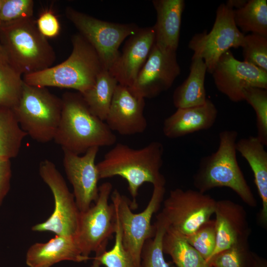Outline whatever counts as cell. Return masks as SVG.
<instances>
[{"mask_svg":"<svg viewBox=\"0 0 267 267\" xmlns=\"http://www.w3.org/2000/svg\"><path fill=\"white\" fill-rule=\"evenodd\" d=\"M165 186H153L148 204L138 213L133 212L131 201L117 189L112 191L110 196L120 223L123 246L138 267H140V255L145 242L155 233V225L151 224V219L164 200Z\"/></svg>","mask_w":267,"mask_h":267,"instance_id":"obj_7","label":"cell"},{"mask_svg":"<svg viewBox=\"0 0 267 267\" xmlns=\"http://www.w3.org/2000/svg\"><path fill=\"white\" fill-rule=\"evenodd\" d=\"M72 50L64 61L38 72L23 76L31 86L58 87L83 94L94 85L103 70L101 60L92 45L79 33L71 38Z\"/></svg>","mask_w":267,"mask_h":267,"instance_id":"obj_3","label":"cell"},{"mask_svg":"<svg viewBox=\"0 0 267 267\" xmlns=\"http://www.w3.org/2000/svg\"><path fill=\"white\" fill-rule=\"evenodd\" d=\"M116 215L114 245L110 250H106L100 255H95V257L101 265L105 267H138L123 246L121 227L116 213Z\"/></svg>","mask_w":267,"mask_h":267,"instance_id":"obj_33","label":"cell"},{"mask_svg":"<svg viewBox=\"0 0 267 267\" xmlns=\"http://www.w3.org/2000/svg\"><path fill=\"white\" fill-rule=\"evenodd\" d=\"M90 259L83 255L75 237L55 235L45 243H36L27 251L29 267H51L59 262H85Z\"/></svg>","mask_w":267,"mask_h":267,"instance_id":"obj_20","label":"cell"},{"mask_svg":"<svg viewBox=\"0 0 267 267\" xmlns=\"http://www.w3.org/2000/svg\"><path fill=\"white\" fill-rule=\"evenodd\" d=\"M2 1H3V0H0V9H1L2 3ZM1 26H2V23L0 20V29L1 27Z\"/></svg>","mask_w":267,"mask_h":267,"instance_id":"obj_42","label":"cell"},{"mask_svg":"<svg viewBox=\"0 0 267 267\" xmlns=\"http://www.w3.org/2000/svg\"><path fill=\"white\" fill-rule=\"evenodd\" d=\"M187 78L175 90L173 102L177 108L196 107L205 103V80L207 67L202 59L193 58Z\"/></svg>","mask_w":267,"mask_h":267,"instance_id":"obj_23","label":"cell"},{"mask_svg":"<svg viewBox=\"0 0 267 267\" xmlns=\"http://www.w3.org/2000/svg\"><path fill=\"white\" fill-rule=\"evenodd\" d=\"M98 189V196L94 205L80 212L75 236L83 255L88 258L92 252L95 255H100L106 251L109 240L115 234L116 228L115 207L108 202L112 185L105 182Z\"/></svg>","mask_w":267,"mask_h":267,"instance_id":"obj_8","label":"cell"},{"mask_svg":"<svg viewBox=\"0 0 267 267\" xmlns=\"http://www.w3.org/2000/svg\"><path fill=\"white\" fill-rule=\"evenodd\" d=\"M216 201L197 190H172L159 214L170 227L184 236L195 232L210 220Z\"/></svg>","mask_w":267,"mask_h":267,"instance_id":"obj_10","label":"cell"},{"mask_svg":"<svg viewBox=\"0 0 267 267\" xmlns=\"http://www.w3.org/2000/svg\"><path fill=\"white\" fill-rule=\"evenodd\" d=\"M145 99L118 84L114 92L105 123L112 132L123 135L141 134L147 122L144 115Z\"/></svg>","mask_w":267,"mask_h":267,"instance_id":"obj_17","label":"cell"},{"mask_svg":"<svg viewBox=\"0 0 267 267\" xmlns=\"http://www.w3.org/2000/svg\"><path fill=\"white\" fill-rule=\"evenodd\" d=\"M243 100L250 104L256 116V127L259 139L267 145V89L250 87L242 91Z\"/></svg>","mask_w":267,"mask_h":267,"instance_id":"obj_30","label":"cell"},{"mask_svg":"<svg viewBox=\"0 0 267 267\" xmlns=\"http://www.w3.org/2000/svg\"><path fill=\"white\" fill-rule=\"evenodd\" d=\"M218 114L214 103L207 99L202 105L178 108L164 121L163 132L169 138H177L211 128Z\"/></svg>","mask_w":267,"mask_h":267,"instance_id":"obj_19","label":"cell"},{"mask_svg":"<svg viewBox=\"0 0 267 267\" xmlns=\"http://www.w3.org/2000/svg\"><path fill=\"white\" fill-rule=\"evenodd\" d=\"M185 237L188 242L207 262L211 256L216 244L214 220H210L195 232Z\"/></svg>","mask_w":267,"mask_h":267,"instance_id":"obj_34","label":"cell"},{"mask_svg":"<svg viewBox=\"0 0 267 267\" xmlns=\"http://www.w3.org/2000/svg\"><path fill=\"white\" fill-rule=\"evenodd\" d=\"M61 98L46 88L24 82L20 98L12 109L22 129L33 139L47 143L54 139L60 120Z\"/></svg>","mask_w":267,"mask_h":267,"instance_id":"obj_6","label":"cell"},{"mask_svg":"<svg viewBox=\"0 0 267 267\" xmlns=\"http://www.w3.org/2000/svg\"><path fill=\"white\" fill-rule=\"evenodd\" d=\"M244 36L235 23L233 9L222 3L210 31L195 34L189 41L188 47L193 52L192 59H202L207 72L212 74L224 53L231 48L241 47Z\"/></svg>","mask_w":267,"mask_h":267,"instance_id":"obj_12","label":"cell"},{"mask_svg":"<svg viewBox=\"0 0 267 267\" xmlns=\"http://www.w3.org/2000/svg\"><path fill=\"white\" fill-rule=\"evenodd\" d=\"M164 146L154 141L140 148L122 143L115 144L96 164L99 178L119 176L128 182L133 200L132 209L137 208L136 198L144 183L165 186L166 180L160 170L163 163Z\"/></svg>","mask_w":267,"mask_h":267,"instance_id":"obj_1","label":"cell"},{"mask_svg":"<svg viewBox=\"0 0 267 267\" xmlns=\"http://www.w3.org/2000/svg\"><path fill=\"white\" fill-rule=\"evenodd\" d=\"M67 18L92 45L104 68L109 70L120 55L123 42L139 28L134 23L121 24L101 20L71 6L65 10Z\"/></svg>","mask_w":267,"mask_h":267,"instance_id":"obj_9","label":"cell"},{"mask_svg":"<svg viewBox=\"0 0 267 267\" xmlns=\"http://www.w3.org/2000/svg\"><path fill=\"white\" fill-rule=\"evenodd\" d=\"M22 74L9 62L0 63V106L14 108L22 94Z\"/></svg>","mask_w":267,"mask_h":267,"instance_id":"obj_28","label":"cell"},{"mask_svg":"<svg viewBox=\"0 0 267 267\" xmlns=\"http://www.w3.org/2000/svg\"><path fill=\"white\" fill-rule=\"evenodd\" d=\"M247 0H228L225 3L227 6L233 9H239L243 6Z\"/></svg>","mask_w":267,"mask_h":267,"instance_id":"obj_38","label":"cell"},{"mask_svg":"<svg viewBox=\"0 0 267 267\" xmlns=\"http://www.w3.org/2000/svg\"><path fill=\"white\" fill-rule=\"evenodd\" d=\"M211 74L218 90L232 102L244 101L242 91L245 89H267V72L236 59L230 50L220 57Z\"/></svg>","mask_w":267,"mask_h":267,"instance_id":"obj_13","label":"cell"},{"mask_svg":"<svg viewBox=\"0 0 267 267\" xmlns=\"http://www.w3.org/2000/svg\"><path fill=\"white\" fill-rule=\"evenodd\" d=\"M118 85L108 70L103 69L92 87L81 94L92 114L105 121Z\"/></svg>","mask_w":267,"mask_h":267,"instance_id":"obj_25","label":"cell"},{"mask_svg":"<svg viewBox=\"0 0 267 267\" xmlns=\"http://www.w3.org/2000/svg\"><path fill=\"white\" fill-rule=\"evenodd\" d=\"M154 236L144 243L140 255V267H171L166 261L163 250V238L168 225L158 214L155 222Z\"/></svg>","mask_w":267,"mask_h":267,"instance_id":"obj_29","label":"cell"},{"mask_svg":"<svg viewBox=\"0 0 267 267\" xmlns=\"http://www.w3.org/2000/svg\"><path fill=\"white\" fill-rule=\"evenodd\" d=\"M0 42L10 64L23 75L46 69L55 61L54 50L34 17L2 25Z\"/></svg>","mask_w":267,"mask_h":267,"instance_id":"obj_5","label":"cell"},{"mask_svg":"<svg viewBox=\"0 0 267 267\" xmlns=\"http://www.w3.org/2000/svg\"><path fill=\"white\" fill-rule=\"evenodd\" d=\"M99 147L89 149L82 156L63 151V163L80 212L88 209L98 196L100 179L95 164Z\"/></svg>","mask_w":267,"mask_h":267,"instance_id":"obj_15","label":"cell"},{"mask_svg":"<svg viewBox=\"0 0 267 267\" xmlns=\"http://www.w3.org/2000/svg\"><path fill=\"white\" fill-rule=\"evenodd\" d=\"M34 8L32 0H3L0 13L2 25L33 18Z\"/></svg>","mask_w":267,"mask_h":267,"instance_id":"obj_35","label":"cell"},{"mask_svg":"<svg viewBox=\"0 0 267 267\" xmlns=\"http://www.w3.org/2000/svg\"><path fill=\"white\" fill-rule=\"evenodd\" d=\"M163 250L177 267H211L184 236L169 226L163 236Z\"/></svg>","mask_w":267,"mask_h":267,"instance_id":"obj_24","label":"cell"},{"mask_svg":"<svg viewBox=\"0 0 267 267\" xmlns=\"http://www.w3.org/2000/svg\"><path fill=\"white\" fill-rule=\"evenodd\" d=\"M257 136H250L237 140L236 150L246 159L254 175V181L262 202V222L267 221V152Z\"/></svg>","mask_w":267,"mask_h":267,"instance_id":"obj_22","label":"cell"},{"mask_svg":"<svg viewBox=\"0 0 267 267\" xmlns=\"http://www.w3.org/2000/svg\"><path fill=\"white\" fill-rule=\"evenodd\" d=\"M11 175L10 160L0 158V206L10 190Z\"/></svg>","mask_w":267,"mask_h":267,"instance_id":"obj_37","label":"cell"},{"mask_svg":"<svg viewBox=\"0 0 267 267\" xmlns=\"http://www.w3.org/2000/svg\"><path fill=\"white\" fill-rule=\"evenodd\" d=\"M256 257L249 251L246 242L215 255L207 263L211 267H252Z\"/></svg>","mask_w":267,"mask_h":267,"instance_id":"obj_31","label":"cell"},{"mask_svg":"<svg viewBox=\"0 0 267 267\" xmlns=\"http://www.w3.org/2000/svg\"><path fill=\"white\" fill-rule=\"evenodd\" d=\"M36 23L38 30L46 39L55 38L60 33L59 21L50 9L43 11L36 20Z\"/></svg>","mask_w":267,"mask_h":267,"instance_id":"obj_36","label":"cell"},{"mask_svg":"<svg viewBox=\"0 0 267 267\" xmlns=\"http://www.w3.org/2000/svg\"><path fill=\"white\" fill-rule=\"evenodd\" d=\"M101 264L99 261L95 257L93 258V261L92 262V264L91 267H100Z\"/></svg>","mask_w":267,"mask_h":267,"instance_id":"obj_41","label":"cell"},{"mask_svg":"<svg viewBox=\"0 0 267 267\" xmlns=\"http://www.w3.org/2000/svg\"><path fill=\"white\" fill-rule=\"evenodd\" d=\"M180 73L176 52L161 50L155 44L134 83L132 93L151 98L170 89Z\"/></svg>","mask_w":267,"mask_h":267,"instance_id":"obj_14","label":"cell"},{"mask_svg":"<svg viewBox=\"0 0 267 267\" xmlns=\"http://www.w3.org/2000/svg\"><path fill=\"white\" fill-rule=\"evenodd\" d=\"M252 267H267V262L257 256Z\"/></svg>","mask_w":267,"mask_h":267,"instance_id":"obj_40","label":"cell"},{"mask_svg":"<svg viewBox=\"0 0 267 267\" xmlns=\"http://www.w3.org/2000/svg\"><path fill=\"white\" fill-rule=\"evenodd\" d=\"M241 47L244 61L267 72V37L255 33L245 35Z\"/></svg>","mask_w":267,"mask_h":267,"instance_id":"obj_32","label":"cell"},{"mask_svg":"<svg viewBox=\"0 0 267 267\" xmlns=\"http://www.w3.org/2000/svg\"><path fill=\"white\" fill-rule=\"evenodd\" d=\"M27 135L13 110L0 106V158L10 160L16 157Z\"/></svg>","mask_w":267,"mask_h":267,"instance_id":"obj_26","label":"cell"},{"mask_svg":"<svg viewBox=\"0 0 267 267\" xmlns=\"http://www.w3.org/2000/svg\"><path fill=\"white\" fill-rule=\"evenodd\" d=\"M155 44L153 26L139 28L128 38L122 53L108 70L118 84L130 88Z\"/></svg>","mask_w":267,"mask_h":267,"instance_id":"obj_16","label":"cell"},{"mask_svg":"<svg viewBox=\"0 0 267 267\" xmlns=\"http://www.w3.org/2000/svg\"><path fill=\"white\" fill-rule=\"evenodd\" d=\"M214 214L216 244L208 260L237 244L247 242L249 235L246 212L240 205L228 200L216 201Z\"/></svg>","mask_w":267,"mask_h":267,"instance_id":"obj_18","label":"cell"},{"mask_svg":"<svg viewBox=\"0 0 267 267\" xmlns=\"http://www.w3.org/2000/svg\"><path fill=\"white\" fill-rule=\"evenodd\" d=\"M39 174L50 188L54 201L51 215L44 222L33 226L34 231H49L56 235L75 237L80 215L73 193L55 164L48 159L41 162Z\"/></svg>","mask_w":267,"mask_h":267,"instance_id":"obj_11","label":"cell"},{"mask_svg":"<svg viewBox=\"0 0 267 267\" xmlns=\"http://www.w3.org/2000/svg\"><path fill=\"white\" fill-rule=\"evenodd\" d=\"M237 27L244 33L267 37V1L249 0L242 7L233 9Z\"/></svg>","mask_w":267,"mask_h":267,"instance_id":"obj_27","label":"cell"},{"mask_svg":"<svg viewBox=\"0 0 267 267\" xmlns=\"http://www.w3.org/2000/svg\"><path fill=\"white\" fill-rule=\"evenodd\" d=\"M237 136L235 130L220 133L218 149L201 159L193 176V184L203 193L216 187H228L248 205L255 207L256 199L238 163Z\"/></svg>","mask_w":267,"mask_h":267,"instance_id":"obj_4","label":"cell"},{"mask_svg":"<svg viewBox=\"0 0 267 267\" xmlns=\"http://www.w3.org/2000/svg\"><path fill=\"white\" fill-rule=\"evenodd\" d=\"M4 62L9 61L5 51L0 42V63Z\"/></svg>","mask_w":267,"mask_h":267,"instance_id":"obj_39","label":"cell"},{"mask_svg":"<svg viewBox=\"0 0 267 267\" xmlns=\"http://www.w3.org/2000/svg\"><path fill=\"white\" fill-rule=\"evenodd\" d=\"M61 98V115L53 140L63 151L80 155L93 147L115 144L116 135L91 113L80 93L66 92Z\"/></svg>","mask_w":267,"mask_h":267,"instance_id":"obj_2","label":"cell"},{"mask_svg":"<svg viewBox=\"0 0 267 267\" xmlns=\"http://www.w3.org/2000/svg\"><path fill=\"white\" fill-rule=\"evenodd\" d=\"M156 22L155 44L162 51L176 52L178 46L183 0H153Z\"/></svg>","mask_w":267,"mask_h":267,"instance_id":"obj_21","label":"cell"}]
</instances>
